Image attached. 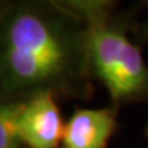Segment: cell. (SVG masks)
Instances as JSON below:
<instances>
[{
    "label": "cell",
    "instance_id": "6da1fadb",
    "mask_svg": "<svg viewBox=\"0 0 148 148\" xmlns=\"http://www.w3.org/2000/svg\"><path fill=\"white\" fill-rule=\"evenodd\" d=\"M93 79L88 27L70 0H0V100H88Z\"/></svg>",
    "mask_w": 148,
    "mask_h": 148
},
{
    "label": "cell",
    "instance_id": "7a4b0ae2",
    "mask_svg": "<svg viewBox=\"0 0 148 148\" xmlns=\"http://www.w3.org/2000/svg\"><path fill=\"white\" fill-rule=\"evenodd\" d=\"M70 4L86 23L93 74L112 106L148 100V66L129 38V16L114 12L111 1L70 0Z\"/></svg>",
    "mask_w": 148,
    "mask_h": 148
},
{
    "label": "cell",
    "instance_id": "3957f363",
    "mask_svg": "<svg viewBox=\"0 0 148 148\" xmlns=\"http://www.w3.org/2000/svg\"><path fill=\"white\" fill-rule=\"evenodd\" d=\"M18 132L25 148H59L64 123L52 93L27 99L18 119Z\"/></svg>",
    "mask_w": 148,
    "mask_h": 148
},
{
    "label": "cell",
    "instance_id": "277c9868",
    "mask_svg": "<svg viewBox=\"0 0 148 148\" xmlns=\"http://www.w3.org/2000/svg\"><path fill=\"white\" fill-rule=\"evenodd\" d=\"M118 107L75 108L64 123L62 148H106L116 127Z\"/></svg>",
    "mask_w": 148,
    "mask_h": 148
},
{
    "label": "cell",
    "instance_id": "5b68a950",
    "mask_svg": "<svg viewBox=\"0 0 148 148\" xmlns=\"http://www.w3.org/2000/svg\"><path fill=\"white\" fill-rule=\"evenodd\" d=\"M25 101L0 100V148H25L18 132V119Z\"/></svg>",
    "mask_w": 148,
    "mask_h": 148
},
{
    "label": "cell",
    "instance_id": "8992f818",
    "mask_svg": "<svg viewBox=\"0 0 148 148\" xmlns=\"http://www.w3.org/2000/svg\"><path fill=\"white\" fill-rule=\"evenodd\" d=\"M147 8H148V1H147ZM140 37L148 41V16H147V21L144 22V25L140 27Z\"/></svg>",
    "mask_w": 148,
    "mask_h": 148
},
{
    "label": "cell",
    "instance_id": "52a82bcc",
    "mask_svg": "<svg viewBox=\"0 0 148 148\" xmlns=\"http://www.w3.org/2000/svg\"><path fill=\"white\" fill-rule=\"evenodd\" d=\"M145 133H147V137H148V126H147V130H145Z\"/></svg>",
    "mask_w": 148,
    "mask_h": 148
}]
</instances>
